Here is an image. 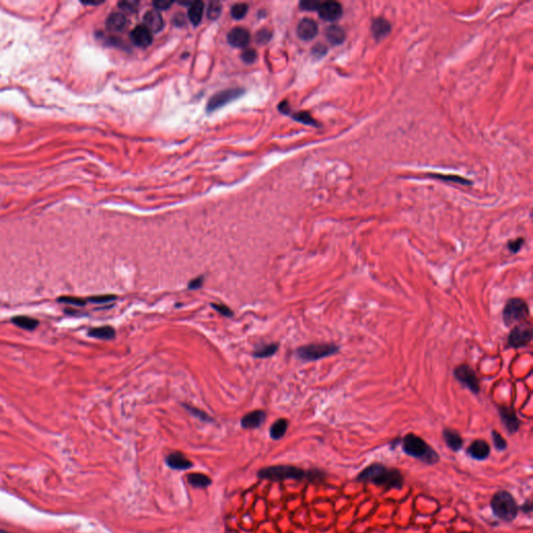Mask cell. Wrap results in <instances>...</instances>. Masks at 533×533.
Instances as JSON below:
<instances>
[{
    "mask_svg": "<svg viewBox=\"0 0 533 533\" xmlns=\"http://www.w3.org/2000/svg\"><path fill=\"white\" fill-rule=\"evenodd\" d=\"M521 511L525 513H530L532 512V503L531 501H527V502H525V504H523L521 506Z\"/></svg>",
    "mask_w": 533,
    "mask_h": 533,
    "instance_id": "7dc6e473",
    "label": "cell"
},
{
    "mask_svg": "<svg viewBox=\"0 0 533 533\" xmlns=\"http://www.w3.org/2000/svg\"><path fill=\"white\" fill-rule=\"evenodd\" d=\"M524 239L523 238H519V239H515V240H512V241H509L508 244H507V248L509 249V251H511L512 253H518L523 244H524Z\"/></svg>",
    "mask_w": 533,
    "mask_h": 533,
    "instance_id": "74e56055",
    "label": "cell"
},
{
    "mask_svg": "<svg viewBox=\"0 0 533 533\" xmlns=\"http://www.w3.org/2000/svg\"><path fill=\"white\" fill-rule=\"evenodd\" d=\"M391 30L390 22L385 18H376L372 22V33L377 41L385 39Z\"/></svg>",
    "mask_w": 533,
    "mask_h": 533,
    "instance_id": "ffe728a7",
    "label": "cell"
},
{
    "mask_svg": "<svg viewBox=\"0 0 533 533\" xmlns=\"http://www.w3.org/2000/svg\"><path fill=\"white\" fill-rule=\"evenodd\" d=\"M166 462L169 468L173 470H180V471L190 469L193 466L192 462L180 452L170 453L166 458Z\"/></svg>",
    "mask_w": 533,
    "mask_h": 533,
    "instance_id": "ac0fdd59",
    "label": "cell"
},
{
    "mask_svg": "<svg viewBox=\"0 0 533 533\" xmlns=\"http://www.w3.org/2000/svg\"><path fill=\"white\" fill-rule=\"evenodd\" d=\"M144 22L145 26L153 33H159L164 27V20L162 15L156 10H150L148 11L144 15Z\"/></svg>",
    "mask_w": 533,
    "mask_h": 533,
    "instance_id": "d6986e66",
    "label": "cell"
},
{
    "mask_svg": "<svg viewBox=\"0 0 533 533\" xmlns=\"http://www.w3.org/2000/svg\"><path fill=\"white\" fill-rule=\"evenodd\" d=\"M88 334L92 336V338L99 340H112L115 338L116 331L111 326H101L90 329Z\"/></svg>",
    "mask_w": 533,
    "mask_h": 533,
    "instance_id": "cb8c5ba5",
    "label": "cell"
},
{
    "mask_svg": "<svg viewBox=\"0 0 533 533\" xmlns=\"http://www.w3.org/2000/svg\"><path fill=\"white\" fill-rule=\"evenodd\" d=\"M271 39V33L268 29H262L256 35V41L258 44H266Z\"/></svg>",
    "mask_w": 533,
    "mask_h": 533,
    "instance_id": "60d3db41",
    "label": "cell"
},
{
    "mask_svg": "<svg viewBox=\"0 0 533 533\" xmlns=\"http://www.w3.org/2000/svg\"><path fill=\"white\" fill-rule=\"evenodd\" d=\"M498 410H499L500 418L501 420H502V423L504 424L508 432L511 434L518 432V430L521 426V421L518 418V415H516L512 407L500 405L498 406Z\"/></svg>",
    "mask_w": 533,
    "mask_h": 533,
    "instance_id": "30bf717a",
    "label": "cell"
},
{
    "mask_svg": "<svg viewBox=\"0 0 533 533\" xmlns=\"http://www.w3.org/2000/svg\"><path fill=\"white\" fill-rule=\"evenodd\" d=\"M467 452L473 459L484 460L490 456L491 447L483 440H476L469 446Z\"/></svg>",
    "mask_w": 533,
    "mask_h": 533,
    "instance_id": "4fadbf2b",
    "label": "cell"
},
{
    "mask_svg": "<svg viewBox=\"0 0 533 533\" xmlns=\"http://www.w3.org/2000/svg\"><path fill=\"white\" fill-rule=\"evenodd\" d=\"M325 36L328 42L332 45H340L346 39L345 30L339 25H329L325 30Z\"/></svg>",
    "mask_w": 533,
    "mask_h": 533,
    "instance_id": "7402d4cb",
    "label": "cell"
},
{
    "mask_svg": "<svg viewBox=\"0 0 533 533\" xmlns=\"http://www.w3.org/2000/svg\"><path fill=\"white\" fill-rule=\"evenodd\" d=\"M248 12V5L245 3H237L231 7V16L234 19H242Z\"/></svg>",
    "mask_w": 533,
    "mask_h": 533,
    "instance_id": "d6a6232c",
    "label": "cell"
},
{
    "mask_svg": "<svg viewBox=\"0 0 533 533\" xmlns=\"http://www.w3.org/2000/svg\"><path fill=\"white\" fill-rule=\"evenodd\" d=\"M12 322L14 325L18 326L25 330H34L39 326V321L33 318H29L26 316H17L12 319Z\"/></svg>",
    "mask_w": 533,
    "mask_h": 533,
    "instance_id": "4316f807",
    "label": "cell"
},
{
    "mask_svg": "<svg viewBox=\"0 0 533 533\" xmlns=\"http://www.w3.org/2000/svg\"><path fill=\"white\" fill-rule=\"evenodd\" d=\"M116 299H117V297L115 295H100V296L90 297V298H88L87 301L92 302L94 304H103V303L114 301Z\"/></svg>",
    "mask_w": 533,
    "mask_h": 533,
    "instance_id": "d590c367",
    "label": "cell"
},
{
    "mask_svg": "<svg viewBox=\"0 0 533 533\" xmlns=\"http://www.w3.org/2000/svg\"><path fill=\"white\" fill-rule=\"evenodd\" d=\"M257 476L271 481L297 480L321 483L325 480L326 473L321 470H304L293 466H273L260 470Z\"/></svg>",
    "mask_w": 533,
    "mask_h": 533,
    "instance_id": "7a4b0ae2",
    "label": "cell"
},
{
    "mask_svg": "<svg viewBox=\"0 0 533 533\" xmlns=\"http://www.w3.org/2000/svg\"><path fill=\"white\" fill-rule=\"evenodd\" d=\"M119 7L126 13H133L136 12L138 10V6H139V2L138 1H133V0H130V1H122V2H119Z\"/></svg>",
    "mask_w": 533,
    "mask_h": 533,
    "instance_id": "f35d334b",
    "label": "cell"
},
{
    "mask_svg": "<svg viewBox=\"0 0 533 533\" xmlns=\"http://www.w3.org/2000/svg\"><path fill=\"white\" fill-rule=\"evenodd\" d=\"M277 350H278V344L276 343L263 345V346L256 348V350L254 351V356L256 358H266L275 354Z\"/></svg>",
    "mask_w": 533,
    "mask_h": 533,
    "instance_id": "83f0119b",
    "label": "cell"
},
{
    "mask_svg": "<svg viewBox=\"0 0 533 533\" xmlns=\"http://www.w3.org/2000/svg\"><path fill=\"white\" fill-rule=\"evenodd\" d=\"M172 4H173V1H170V0H158V1L153 2L155 9L160 11L168 10Z\"/></svg>",
    "mask_w": 533,
    "mask_h": 533,
    "instance_id": "7bdbcfd3",
    "label": "cell"
},
{
    "mask_svg": "<svg viewBox=\"0 0 533 533\" xmlns=\"http://www.w3.org/2000/svg\"><path fill=\"white\" fill-rule=\"evenodd\" d=\"M187 482L196 489H205L211 484L210 478L202 473H191L186 476Z\"/></svg>",
    "mask_w": 533,
    "mask_h": 533,
    "instance_id": "603a6c76",
    "label": "cell"
},
{
    "mask_svg": "<svg viewBox=\"0 0 533 533\" xmlns=\"http://www.w3.org/2000/svg\"><path fill=\"white\" fill-rule=\"evenodd\" d=\"M227 39H228V42L231 46L242 48V47H245L248 45L250 41V34L249 31L245 28L236 27L232 30H230V33L228 34Z\"/></svg>",
    "mask_w": 533,
    "mask_h": 533,
    "instance_id": "9a60e30c",
    "label": "cell"
},
{
    "mask_svg": "<svg viewBox=\"0 0 533 533\" xmlns=\"http://www.w3.org/2000/svg\"><path fill=\"white\" fill-rule=\"evenodd\" d=\"M402 449L405 454L415 459H419L427 465H435L440 461L437 452L423 440L413 433L406 434L401 441Z\"/></svg>",
    "mask_w": 533,
    "mask_h": 533,
    "instance_id": "3957f363",
    "label": "cell"
},
{
    "mask_svg": "<svg viewBox=\"0 0 533 533\" xmlns=\"http://www.w3.org/2000/svg\"><path fill=\"white\" fill-rule=\"evenodd\" d=\"M454 377L460 382L462 386L469 389L473 394L478 395L480 393V382L478 379L476 372L473 368L467 364H462L457 366L453 372Z\"/></svg>",
    "mask_w": 533,
    "mask_h": 533,
    "instance_id": "52a82bcc",
    "label": "cell"
},
{
    "mask_svg": "<svg viewBox=\"0 0 533 533\" xmlns=\"http://www.w3.org/2000/svg\"><path fill=\"white\" fill-rule=\"evenodd\" d=\"M184 406L185 407V410L187 411H189L191 414H193L194 417H196L197 419H199L201 421H205V422H211V421H213V419H211L205 411L196 409V407H193V406H190V405H184Z\"/></svg>",
    "mask_w": 533,
    "mask_h": 533,
    "instance_id": "1f68e13d",
    "label": "cell"
},
{
    "mask_svg": "<svg viewBox=\"0 0 533 533\" xmlns=\"http://www.w3.org/2000/svg\"><path fill=\"white\" fill-rule=\"evenodd\" d=\"M174 23L177 26H183L185 23L184 15L183 14H176L175 17H174Z\"/></svg>",
    "mask_w": 533,
    "mask_h": 533,
    "instance_id": "bcb514c9",
    "label": "cell"
},
{
    "mask_svg": "<svg viewBox=\"0 0 533 533\" xmlns=\"http://www.w3.org/2000/svg\"><path fill=\"white\" fill-rule=\"evenodd\" d=\"M340 352V347L332 343H316L305 345L297 349V356L304 362H315L332 356Z\"/></svg>",
    "mask_w": 533,
    "mask_h": 533,
    "instance_id": "5b68a950",
    "label": "cell"
},
{
    "mask_svg": "<svg viewBox=\"0 0 533 533\" xmlns=\"http://www.w3.org/2000/svg\"><path fill=\"white\" fill-rule=\"evenodd\" d=\"M492 436L493 446H495V448L497 450L504 451L507 448V442L505 441V438L498 432V431L492 430Z\"/></svg>",
    "mask_w": 533,
    "mask_h": 533,
    "instance_id": "f546056e",
    "label": "cell"
},
{
    "mask_svg": "<svg viewBox=\"0 0 533 533\" xmlns=\"http://www.w3.org/2000/svg\"><path fill=\"white\" fill-rule=\"evenodd\" d=\"M533 330L530 323H524L515 326L512 329L507 338L508 347L511 348H523L526 347L532 341Z\"/></svg>",
    "mask_w": 533,
    "mask_h": 533,
    "instance_id": "ba28073f",
    "label": "cell"
},
{
    "mask_svg": "<svg viewBox=\"0 0 533 533\" xmlns=\"http://www.w3.org/2000/svg\"><path fill=\"white\" fill-rule=\"evenodd\" d=\"M266 420V412L263 410H254L244 415L241 421V425L245 429L258 428Z\"/></svg>",
    "mask_w": 533,
    "mask_h": 533,
    "instance_id": "e0dca14e",
    "label": "cell"
},
{
    "mask_svg": "<svg viewBox=\"0 0 533 533\" xmlns=\"http://www.w3.org/2000/svg\"><path fill=\"white\" fill-rule=\"evenodd\" d=\"M130 39L133 44L139 47H147L152 43V35L146 26L140 25L137 26L131 31Z\"/></svg>",
    "mask_w": 533,
    "mask_h": 533,
    "instance_id": "5bb4252c",
    "label": "cell"
},
{
    "mask_svg": "<svg viewBox=\"0 0 533 533\" xmlns=\"http://www.w3.org/2000/svg\"><path fill=\"white\" fill-rule=\"evenodd\" d=\"M211 308H213L214 309H216L219 313H221V315L224 316V317L231 318L233 316V311L228 307H226L225 304L211 303Z\"/></svg>",
    "mask_w": 533,
    "mask_h": 533,
    "instance_id": "8d00e7d4",
    "label": "cell"
},
{
    "mask_svg": "<svg viewBox=\"0 0 533 533\" xmlns=\"http://www.w3.org/2000/svg\"><path fill=\"white\" fill-rule=\"evenodd\" d=\"M443 437L446 445L453 452H458L464 446V440H462L461 435L454 429L445 428L443 431Z\"/></svg>",
    "mask_w": 533,
    "mask_h": 533,
    "instance_id": "2e32d148",
    "label": "cell"
},
{
    "mask_svg": "<svg viewBox=\"0 0 533 533\" xmlns=\"http://www.w3.org/2000/svg\"><path fill=\"white\" fill-rule=\"evenodd\" d=\"M203 10H205V4L201 1H194L190 4L187 16H189V19L194 25H198L200 23L203 16Z\"/></svg>",
    "mask_w": 533,
    "mask_h": 533,
    "instance_id": "d4e9b609",
    "label": "cell"
},
{
    "mask_svg": "<svg viewBox=\"0 0 533 533\" xmlns=\"http://www.w3.org/2000/svg\"><path fill=\"white\" fill-rule=\"evenodd\" d=\"M242 59L247 64H251L256 59V52L253 49H247L244 50L242 53Z\"/></svg>",
    "mask_w": 533,
    "mask_h": 533,
    "instance_id": "b9f144b4",
    "label": "cell"
},
{
    "mask_svg": "<svg viewBox=\"0 0 533 533\" xmlns=\"http://www.w3.org/2000/svg\"><path fill=\"white\" fill-rule=\"evenodd\" d=\"M430 177L432 178H436V179H443V180H446V182H454L456 184H464V185H471V182L470 180L466 179V178H462V177H458V176H455V175H452V176H446V175H440V174H429Z\"/></svg>",
    "mask_w": 533,
    "mask_h": 533,
    "instance_id": "f1b7e54d",
    "label": "cell"
},
{
    "mask_svg": "<svg viewBox=\"0 0 533 533\" xmlns=\"http://www.w3.org/2000/svg\"><path fill=\"white\" fill-rule=\"evenodd\" d=\"M221 12H222V4L220 2H218V1H213V2H210L209 5H208L207 17L209 19L216 20L219 17V16H220Z\"/></svg>",
    "mask_w": 533,
    "mask_h": 533,
    "instance_id": "e575fe53",
    "label": "cell"
},
{
    "mask_svg": "<svg viewBox=\"0 0 533 533\" xmlns=\"http://www.w3.org/2000/svg\"><path fill=\"white\" fill-rule=\"evenodd\" d=\"M293 118L297 121H299L303 124H307V125H312V126H319L317 121L312 118V117L307 113V112H301V113H298L296 115H294Z\"/></svg>",
    "mask_w": 533,
    "mask_h": 533,
    "instance_id": "836d02e7",
    "label": "cell"
},
{
    "mask_svg": "<svg viewBox=\"0 0 533 533\" xmlns=\"http://www.w3.org/2000/svg\"><path fill=\"white\" fill-rule=\"evenodd\" d=\"M126 23H127V20L123 14L113 13L107 17L105 25L109 31H113V33H119V31H122L125 28Z\"/></svg>",
    "mask_w": 533,
    "mask_h": 533,
    "instance_id": "44dd1931",
    "label": "cell"
},
{
    "mask_svg": "<svg viewBox=\"0 0 533 533\" xmlns=\"http://www.w3.org/2000/svg\"><path fill=\"white\" fill-rule=\"evenodd\" d=\"M326 52H327V48H326V47H325L324 45H322V44H319V45L315 46V47H313V48H312L313 56L317 57V58L323 57L324 54H326Z\"/></svg>",
    "mask_w": 533,
    "mask_h": 533,
    "instance_id": "f6af8a7d",
    "label": "cell"
},
{
    "mask_svg": "<svg viewBox=\"0 0 533 533\" xmlns=\"http://www.w3.org/2000/svg\"><path fill=\"white\" fill-rule=\"evenodd\" d=\"M318 24L315 20L309 18L302 19L297 27V34L303 41H311L318 35Z\"/></svg>",
    "mask_w": 533,
    "mask_h": 533,
    "instance_id": "7c38bea8",
    "label": "cell"
},
{
    "mask_svg": "<svg viewBox=\"0 0 533 533\" xmlns=\"http://www.w3.org/2000/svg\"><path fill=\"white\" fill-rule=\"evenodd\" d=\"M321 2L315 1V0H305L300 2V7L304 11H318Z\"/></svg>",
    "mask_w": 533,
    "mask_h": 533,
    "instance_id": "ab89813d",
    "label": "cell"
},
{
    "mask_svg": "<svg viewBox=\"0 0 533 533\" xmlns=\"http://www.w3.org/2000/svg\"><path fill=\"white\" fill-rule=\"evenodd\" d=\"M528 317L529 308L523 299H521V298H511V299L507 300L502 312L503 322L507 327L518 322H522Z\"/></svg>",
    "mask_w": 533,
    "mask_h": 533,
    "instance_id": "8992f818",
    "label": "cell"
},
{
    "mask_svg": "<svg viewBox=\"0 0 533 533\" xmlns=\"http://www.w3.org/2000/svg\"><path fill=\"white\" fill-rule=\"evenodd\" d=\"M244 94V90L240 88H233V89H227L224 91H220L216 93L215 95L211 97L207 103V111L213 112L216 109L220 108L227 103L231 102V101L238 99Z\"/></svg>",
    "mask_w": 533,
    "mask_h": 533,
    "instance_id": "9c48e42d",
    "label": "cell"
},
{
    "mask_svg": "<svg viewBox=\"0 0 533 533\" xmlns=\"http://www.w3.org/2000/svg\"><path fill=\"white\" fill-rule=\"evenodd\" d=\"M492 511L498 519L504 522H512L519 512V505L513 496L507 491H498L491 500Z\"/></svg>",
    "mask_w": 533,
    "mask_h": 533,
    "instance_id": "277c9868",
    "label": "cell"
},
{
    "mask_svg": "<svg viewBox=\"0 0 533 533\" xmlns=\"http://www.w3.org/2000/svg\"><path fill=\"white\" fill-rule=\"evenodd\" d=\"M288 426V422L286 419H279L272 425L270 429V435L273 440H280L285 436Z\"/></svg>",
    "mask_w": 533,
    "mask_h": 533,
    "instance_id": "484cf974",
    "label": "cell"
},
{
    "mask_svg": "<svg viewBox=\"0 0 533 533\" xmlns=\"http://www.w3.org/2000/svg\"><path fill=\"white\" fill-rule=\"evenodd\" d=\"M356 481L360 483H371L381 487L386 491L401 490L404 485V476L400 470L389 468L386 465L375 462L365 468L360 472Z\"/></svg>",
    "mask_w": 533,
    "mask_h": 533,
    "instance_id": "6da1fadb",
    "label": "cell"
},
{
    "mask_svg": "<svg viewBox=\"0 0 533 533\" xmlns=\"http://www.w3.org/2000/svg\"><path fill=\"white\" fill-rule=\"evenodd\" d=\"M203 281H205V277H203V276H199L197 278H194L193 280L190 281L189 288L190 289H198V288L202 287Z\"/></svg>",
    "mask_w": 533,
    "mask_h": 533,
    "instance_id": "ee69618b",
    "label": "cell"
},
{
    "mask_svg": "<svg viewBox=\"0 0 533 533\" xmlns=\"http://www.w3.org/2000/svg\"><path fill=\"white\" fill-rule=\"evenodd\" d=\"M318 12H319L320 18L322 20L328 21V22H333L335 20L340 19V17L343 14V7L340 2H336V1L321 2Z\"/></svg>",
    "mask_w": 533,
    "mask_h": 533,
    "instance_id": "8fae6325",
    "label": "cell"
},
{
    "mask_svg": "<svg viewBox=\"0 0 533 533\" xmlns=\"http://www.w3.org/2000/svg\"><path fill=\"white\" fill-rule=\"evenodd\" d=\"M58 302L62 303V304L73 305V307H84L85 303H87V301L83 300V299H82V298H77V297H68V296H62V297L59 298Z\"/></svg>",
    "mask_w": 533,
    "mask_h": 533,
    "instance_id": "4dcf8cb0",
    "label": "cell"
}]
</instances>
